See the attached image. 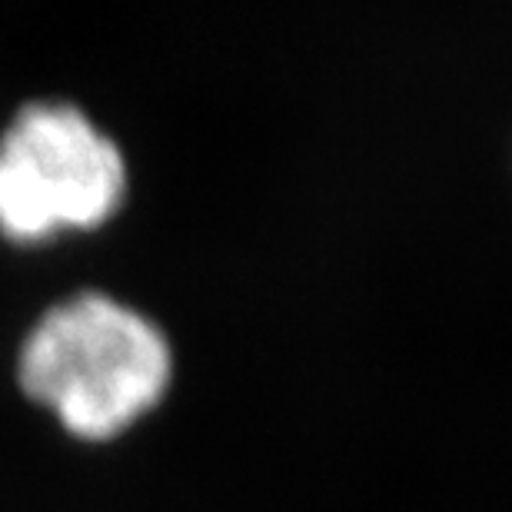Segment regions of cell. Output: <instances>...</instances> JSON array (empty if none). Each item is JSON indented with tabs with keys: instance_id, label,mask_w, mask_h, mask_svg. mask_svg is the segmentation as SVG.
Instances as JSON below:
<instances>
[{
	"instance_id": "cell-1",
	"label": "cell",
	"mask_w": 512,
	"mask_h": 512,
	"mask_svg": "<svg viewBox=\"0 0 512 512\" xmlns=\"http://www.w3.org/2000/svg\"><path fill=\"white\" fill-rule=\"evenodd\" d=\"M177 356L157 320L114 293L80 290L30 323L14 383L67 439L107 446L170 396Z\"/></svg>"
},
{
	"instance_id": "cell-2",
	"label": "cell",
	"mask_w": 512,
	"mask_h": 512,
	"mask_svg": "<svg viewBox=\"0 0 512 512\" xmlns=\"http://www.w3.org/2000/svg\"><path fill=\"white\" fill-rule=\"evenodd\" d=\"M127 193L124 150L74 104L37 100L0 133V237L14 247L107 227Z\"/></svg>"
}]
</instances>
